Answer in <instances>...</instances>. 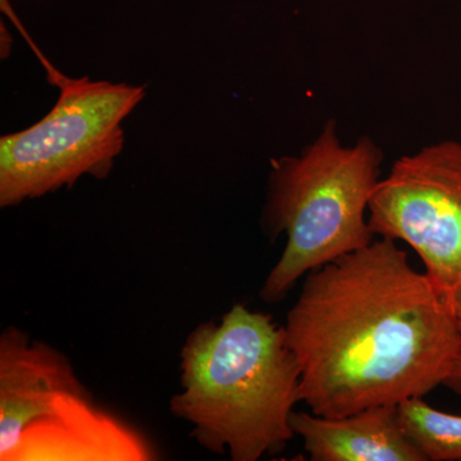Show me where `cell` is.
Listing matches in <instances>:
<instances>
[{
    "mask_svg": "<svg viewBox=\"0 0 461 461\" xmlns=\"http://www.w3.org/2000/svg\"><path fill=\"white\" fill-rule=\"evenodd\" d=\"M282 327L302 402L329 418L427 395L460 346L459 313L388 238L309 272Z\"/></svg>",
    "mask_w": 461,
    "mask_h": 461,
    "instance_id": "6da1fadb",
    "label": "cell"
},
{
    "mask_svg": "<svg viewBox=\"0 0 461 461\" xmlns=\"http://www.w3.org/2000/svg\"><path fill=\"white\" fill-rule=\"evenodd\" d=\"M182 391L169 402L205 450L233 461L281 453L295 436L300 369L284 327L236 304L222 320L199 324L181 350Z\"/></svg>",
    "mask_w": 461,
    "mask_h": 461,
    "instance_id": "7a4b0ae2",
    "label": "cell"
},
{
    "mask_svg": "<svg viewBox=\"0 0 461 461\" xmlns=\"http://www.w3.org/2000/svg\"><path fill=\"white\" fill-rule=\"evenodd\" d=\"M382 158L368 136L342 147L338 124L329 121L300 156L272 160L264 224L273 239L286 233L287 244L264 282V302H281L309 272L372 244L366 213Z\"/></svg>",
    "mask_w": 461,
    "mask_h": 461,
    "instance_id": "3957f363",
    "label": "cell"
},
{
    "mask_svg": "<svg viewBox=\"0 0 461 461\" xmlns=\"http://www.w3.org/2000/svg\"><path fill=\"white\" fill-rule=\"evenodd\" d=\"M153 442L99 405L65 354L8 327L0 336V460L150 461Z\"/></svg>",
    "mask_w": 461,
    "mask_h": 461,
    "instance_id": "277c9868",
    "label": "cell"
},
{
    "mask_svg": "<svg viewBox=\"0 0 461 461\" xmlns=\"http://www.w3.org/2000/svg\"><path fill=\"white\" fill-rule=\"evenodd\" d=\"M41 58L59 98L41 122L0 139L2 208L72 187L83 176L107 177L123 149V120L145 96V86L67 77Z\"/></svg>",
    "mask_w": 461,
    "mask_h": 461,
    "instance_id": "5b68a950",
    "label": "cell"
},
{
    "mask_svg": "<svg viewBox=\"0 0 461 461\" xmlns=\"http://www.w3.org/2000/svg\"><path fill=\"white\" fill-rule=\"evenodd\" d=\"M368 222L375 235L408 244L460 314L461 142H438L397 159L373 194Z\"/></svg>",
    "mask_w": 461,
    "mask_h": 461,
    "instance_id": "8992f818",
    "label": "cell"
},
{
    "mask_svg": "<svg viewBox=\"0 0 461 461\" xmlns=\"http://www.w3.org/2000/svg\"><path fill=\"white\" fill-rule=\"evenodd\" d=\"M291 427L313 461H427L403 432L397 405L339 418L294 411Z\"/></svg>",
    "mask_w": 461,
    "mask_h": 461,
    "instance_id": "52a82bcc",
    "label": "cell"
},
{
    "mask_svg": "<svg viewBox=\"0 0 461 461\" xmlns=\"http://www.w3.org/2000/svg\"><path fill=\"white\" fill-rule=\"evenodd\" d=\"M403 432L427 461H461V415L436 411L423 397L397 405Z\"/></svg>",
    "mask_w": 461,
    "mask_h": 461,
    "instance_id": "ba28073f",
    "label": "cell"
},
{
    "mask_svg": "<svg viewBox=\"0 0 461 461\" xmlns=\"http://www.w3.org/2000/svg\"><path fill=\"white\" fill-rule=\"evenodd\" d=\"M460 317V346L459 351H457L456 359H455V363L453 366V369H451L450 375L446 377L444 382V386L450 388L453 393H456V395L461 396V312L459 314Z\"/></svg>",
    "mask_w": 461,
    "mask_h": 461,
    "instance_id": "9c48e42d",
    "label": "cell"
}]
</instances>
